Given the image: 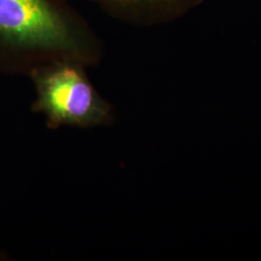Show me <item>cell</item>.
Listing matches in <instances>:
<instances>
[{
  "label": "cell",
  "instance_id": "obj_1",
  "mask_svg": "<svg viewBox=\"0 0 261 261\" xmlns=\"http://www.w3.org/2000/svg\"><path fill=\"white\" fill-rule=\"evenodd\" d=\"M103 45L65 0H0V72L29 75L38 66L66 59L96 65Z\"/></svg>",
  "mask_w": 261,
  "mask_h": 261
},
{
  "label": "cell",
  "instance_id": "obj_3",
  "mask_svg": "<svg viewBox=\"0 0 261 261\" xmlns=\"http://www.w3.org/2000/svg\"><path fill=\"white\" fill-rule=\"evenodd\" d=\"M112 17L144 28L168 25L185 18L206 0H90Z\"/></svg>",
  "mask_w": 261,
  "mask_h": 261
},
{
  "label": "cell",
  "instance_id": "obj_2",
  "mask_svg": "<svg viewBox=\"0 0 261 261\" xmlns=\"http://www.w3.org/2000/svg\"><path fill=\"white\" fill-rule=\"evenodd\" d=\"M84 64L73 60H55L33 69L36 100L32 111L47 117L49 129L61 126L91 128L113 121L111 103L97 92Z\"/></svg>",
  "mask_w": 261,
  "mask_h": 261
}]
</instances>
